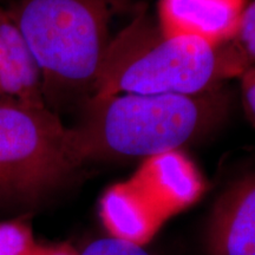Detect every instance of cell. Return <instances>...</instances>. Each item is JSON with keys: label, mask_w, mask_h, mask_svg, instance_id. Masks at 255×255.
<instances>
[{"label": "cell", "mask_w": 255, "mask_h": 255, "mask_svg": "<svg viewBox=\"0 0 255 255\" xmlns=\"http://www.w3.org/2000/svg\"><path fill=\"white\" fill-rule=\"evenodd\" d=\"M225 87L196 95L123 94L91 97L69 128L76 158L90 162L151 158L178 151L216 129L227 117Z\"/></svg>", "instance_id": "6da1fadb"}, {"label": "cell", "mask_w": 255, "mask_h": 255, "mask_svg": "<svg viewBox=\"0 0 255 255\" xmlns=\"http://www.w3.org/2000/svg\"><path fill=\"white\" fill-rule=\"evenodd\" d=\"M115 0H12L6 6L41 77L46 107L79 110L94 96L113 36Z\"/></svg>", "instance_id": "7a4b0ae2"}, {"label": "cell", "mask_w": 255, "mask_h": 255, "mask_svg": "<svg viewBox=\"0 0 255 255\" xmlns=\"http://www.w3.org/2000/svg\"><path fill=\"white\" fill-rule=\"evenodd\" d=\"M242 73L228 43L214 46L199 38L168 36L141 13L111 39L92 97L196 95Z\"/></svg>", "instance_id": "3957f363"}, {"label": "cell", "mask_w": 255, "mask_h": 255, "mask_svg": "<svg viewBox=\"0 0 255 255\" xmlns=\"http://www.w3.org/2000/svg\"><path fill=\"white\" fill-rule=\"evenodd\" d=\"M82 168L58 115L0 95V207L37 208Z\"/></svg>", "instance_id": "277c9868"}, {"label": "cell", "mask_w": 255, "mask_h": 255, "mask_svg": "<svg viewBox=\"0 0 255 255\" xmlns=\"http://www.w3.org/2000/svg\"><path fill=\"white\" fill-rule=\"evenodd\" d=\"M203 242L207 255H255V170L220 194L207 220Z\"/></svg>", "instance_id": "5b68a950"}, {"label": "cell", "mask_w": 255, "mask_h": 255, "mask_svg": "<svg viewBox=\"0 0 255 255\" xmlns=\"http://www.w3.org/2000/svg\"><path fill=\"white\" fill-rule=\"evenodd\" d=\"M251 0H158L157 25L174 37H194L214 46L234 38Z\"/></svg>", "instance_id": "8992f818"}, {"label": "cell", "mask_w": 255, "mask_h": 255, "mask_svg": "<svg viewBox=\"0 0 255 255\" xmlns=\"http://www.w3.org/2000/svg\"><path fill=\"white\" fill-rule=\"evenodd\" d=\"M0 95L46 107L36 60L7 8L0 5Z\"/></svg>", "instance_id": "52a82bcc"}, {"label": "cell", "mask_w": 255, "mask_h": 255, "mask_svg": "<svg viewBox=\"0 0 255 255\" xmlns=\"http://www.w3.org/2000/svg\"><path fill=\"white\" fill-rule=\"evenodd\" d=\"M228 44L244 72L255 66V0H251L247 5L237 33Z\"/></svg>", "instance_id": "ba28073f"}, {"label": "cell", "mask_w": 255, "mask_h": 255, "mask_svg": "<svg viewBox=\"0 0 255 255\" xmlns=\"http://www.w3.org/2000/svg\"><path fill=\"white\" fill-rule=\"evenodd\" d=\"M38 247L25 223L0 222V255H36Z\"/></svg>", "instance_id": "9c48e42d"}, {"label": "cell", "mask_w": 255, "mask_h": 255, "mask_svg": "<svg viewBox=\"0 0 255 255\" xmlns=\"http://www.w3.org/2000/svg\"><path fill=\"white\" fill-rule=\"evenodd\" d=\"M79 255H157L122 238L110 237L92 241Z\"/></svg>", "instance_id": "30bf717a"}, {"label": "cell", "mask_w": 255, "mask_h": 255, "mask_svg": "<svg viewBox=\"0 0 255 255\" xmlns=\"http://www.w3.org/2000/svg\"><path fill=\"white\" fill-rule=\"evenodd\" d=\"M241 100L247 119L255 128V66L241 75Z\"/></svg>", "instance_id": "8fae6325"}, {"label": "cell", "mask_w": 255, "mask_h": 255, "mask_svg": "<svg viewBox=\"0 0 255 255\" xmlns=\"http://www.w3.org/2000/svg\"><path fill=\"white\" fill-rule=\"evenodd\" d=\"M36 255H76L68 248H45L38 247Z\"/></svg>", "instance_id": "7c38bea8"}]
</instances>
